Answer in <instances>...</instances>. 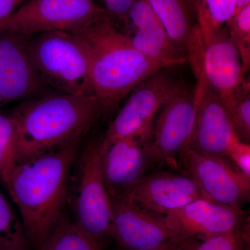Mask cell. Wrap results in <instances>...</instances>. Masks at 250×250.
<instances>
[{
	"instance_id": "obj_1",
	"label": "cell",
	"mask_w": 250,
	"mask_h": 250,
	"mask_svg": "<svg viewBox=\"0 0 250 250\" xmlns=\"http://www.w3.org/2000/svg\"><path fill=\"white\" fill-rule=\"evenodd\" d=\"M82 139L17 164L11 175L9 195L19 210L29 245L35 250L40 249L63 215Z\"/></svg>"
},
{
	"instance_id": "obj_2",
	"label": "cell",
	"mask_w": 250,
	"mask_h": 250,
	"mask_svg": "<svg viewBox=\"0 0 250 250\" xmlns=\"http://www.w3.org/2000/svg\"><path fill=\"white\" fill-rule=\"evenodd\" d=\"M17 134L16 164L83 139L103 108L96 95L49 94L24 100L11 111Z\"/></svg>"
},
{
	"instance_id": "obj_3",
	"label": "cell",
	"mask_w": 250,
	"mask_h": 250,
	"mask_svg": "<svg viewBox=\"0 0 250 250\" xmlns=\"http://www.w3.org/2000/svg\"><path fill=\"white\" fill-rule=\"evenodd\" d=\"M72 34L88 57L94 91L105 114L143 80L168 67L135 48L107 14Z\"/></svg>"
},
{
	"instance_id": "obj_4",
	"label": "cell",
	"mask_w": 250,
	"mask_h": 250,
	"mask_svg": "<svg viewBox=\"0 0 250 250\" xmlns=\"http://www.w3.org/2000/svg\"><path fill=\"white\" fill-rule=\"evenodd\" d=\"M42 83L54 93L95 95L84 49L72 33L47 31L24 36Z\"/></svg>"
},
{
	"instance_id": "obj_5",
	"label": "cell",
	"mask_w": 250,
	"mask_h": 250,
	"mask_svg": "<svg viewBox=\"0 0 250 250\" xmlns=\"http://www.w3.org/2000/svg\"><path fill=\"white\" fill-rule=\"evenodd\" d=\"M100 140L90 143L77 156L74 177L70 176L67 202L74 222L98 243L113 238L111 199L104 183L100 163Z\"/></svg>"
},
{
	"instance_id": "obj_6",
	"label": "cell",
	"mask_w": 250,
	"mask_h": 250,
	"mask_svg": "<svg viewBox=\"0 0 250 250\" xmlns=\"http://www.w3.org/2000/svg\"><path fill=\"white\" fill-rule=\"evenodd\" d=\"M171 67L158 70L135 87L129 100L100 140V149L133 135H152L159 110L184 85Z\"/></svg>"
},
{
	"instance_id": "obj_7",
	"label": "cell",
	"mask_w": 250,
	"mask_h": 250,
	"mask_svg": "<svg viewBox=\"0 0 250 250\" xmlns=\"http://www.w3.org/2000/svg\"><path fill=\"white\" fill-rule=\"evenodd\" d=\"M105 14L94 0H27L0 21V29L23 36L47 31L72 33Z\"/></svg>"
},
{
	"instance_id": "obj_8",
	"label": "cell",
	"mask_w": 250,
	"mask_h": 250,
	"mask_svg": "<svg viewBox=\"0 0 250 250\" xmlns=\"http://www.w3.org/2000/svg\"><path fill=\"white\" fill-rule=\"evenodd\" d=\"M111 203L113 238L125 250H166L190 239L170 228L165 215L145 209L127 199H111Z\"/></svg>"
},
{
	"instance_id": "obj_9",
	"label": "cell",
	"mask_w": 250,
	"mask_h": 250,
	"mask_svg": "<svg viewBox=\"0 0 250 250\" xmlns=\"http://www.w3.org/2000/svg\"><path fill=\"white\" fill-rule=\"evenodd\" d=\"M180 165L210 201L243 208L250 202V178L225 158L202 155L185 148Z\"/></svg>"
},
{
	"instance_id": "obj_10",
	"label": "cell",
	"mask_w": 250,
	"mask_h": 250,
	"mask_svg": "<svg viewBox=\"0 0 250 250\" xmlns=\"http://www.w3.org/2000/svg\"><path fill=\"white\" fill-rule=\"evenodd\" d=\"M195 123L188 149L202 155L226 159L238 141L231 120L218 94L207 81H197Z\"/></svg>"
},
{
	"instance_id": "obj_11",
	"label": "cell",
	"mask_w": 250,
	"mask_h": 250,
	"mask_svg": "<svg viewBox=\"0 0 250 250\" xmlns=\"http://www.w3.org/2000/svg\"><path fill=\"white\" fill-rule=\"evenodd\" d=\"M151 136L133 135L100 147L104 183L110 198H123L146 175L153 162Z\"/></svg>"
},
{
	"instance_id": "obj_12",
	"label": "cell",
	"mask_w": 250,
	"mask_h": 250,
	"mask_svg": "<svg viewBox=\"0 0 250 250\" xmlns=\"http://www.w3.org/2000/svg\"><path fill=\"white\" fill-rule=\"evenodd\" d=\"M197 103L196 90L184 85L163 105L154 122L149 141L153 162L170 161L187 147Z\"/></svg>"
},
{
	"instance_id": "obj_13",
	"label": "cell",
	"mask_w": 250,
	"mask_h": 250,
	"mask_svg": "<svg viewBox=\"0 0 250 250\" xmlns=\"http://www.w3.org/2000/svg\"><path fill=\"white\" fill-rule=\"evenodd\" d=\"M203 74L228 115L237 102L250 92V83L246 80L240 54L225 25L205 44Z\"/></svg>"
},
{
	"instance_id": "obj_14",
	"label": "cell",
	"mask_w": 250,
	"mask_h": 250,
	"mask_svg": "<svg viewBox=\"0 0 250 250\" xmlns=\"http://www.w3.org/2000/svg\"><path fill=\"white\" fill-rule=\"evenodd\" d=\"M54 94L41 82L24 36L0 29V108L8 104Z\"/></svg>"
},
{
	"instance_id": "obj_15",
	"label": "cell",
	"mask_w": 250,
	"mask_h": 250,
	"mask_svg": "<svg viewBox=\"0 0 250 250\" xmlns=\"http://www.w3.org/2000/svg\"><path fill=\"white\" fill-rule=\"evenodd\" d=\"M170 228L184 238L204 240L250 228L249 212L198 199L165 215Z\"/></svg>"
},
{
	"instance_id": "obj_16",
	"label": "cell",
	"mask_w": 250,
	"mask_h": 250,
	"mask_svg": "<svg viewBox=\"0 0 250 250\" xmlns=\"http://www.w3.org/2000/svg\"><path fill=\"white\" fill-rule=\"evenodd\" d=\"M123 198L164 215L198 199L208 200L191 177L168 172L146 174Z\"/></svg>"
},
{
	"instance_id": "obj_17",
	"label": "cell",
	"mask_w": 250,
	"mask_h": 250,
	"mask_svg": "<svg viewBox=\"0 0 250 250\" xmlns=\"http://www.w3.org/2000/svg\"><path fill=\"white\" fill-rule=\"evenodd\" d=\"M125 24L127 32L124 34L141 53L168 67L187 62V55L170 39L147 0H135Z\"/></svg>"
},
{
	"instance_id": "obj_18",
	"label": "cell",
	"mask_w": 250,
	"mask_h": 250,
	"mask_svg": "<svg viewBox=\"0 0 250 250\" xmlns=\"http://www.w3.org/2000/svg\"><path fill=\"white\" fill-rule=\"evenodd\" d=\"M147 1L170 39L187 55L194 72L200 71L203 65L205 44L188 0Z\"/></svg>"
},
{
	"instance_id": "obj_19",
	"label": "cell",
	"mask_w": 250,
	"mask_h": 250,
	"mask_svg": "<svg viewBox=\"0 0 250 250\" xmlns=\"http://www.w3.org/2000/svg\"><path fill=\"white\" fill-rule=\"evenodd\" d=\"M191 6L205 45L232 18L236 0H192Z\"/></svg>"
},
{
	"instance_id": "obj_20",
	"label": "cell",
	"mask_w": 250,
	"mask_h": 250,
	"mask_svg": "<svg viewBox=\"0 0 250 250\" xmlns=\"http://www.w3.org/2000/svg\"><path fill=\"white\" fill-rule=\"evenodd\" d=\"M39 250H102L98 244L76 225L62 215Z\"/></svg>"
},
{
	"instance_id": "obj_21",
	"label": "cell",
	"mask_w": 250,
	"mask_h": 250,
	"mask_svg": "<svg viewBox=\"0 0 250 250\" xmlns=\"http://www.w3.org/2000/svg\"><path fill=\"white\" fill-rule=\"evenodd\" d=\"M17 134L11 112L0 110V182L10 193L11 175L16 165Z\"/></svg>"
},
{
	"instance_id": "obj_22",
	"label": "cell",
	"mask_w": 250,
	"mask_h": 250,
	"mask_svg": "<svg viewBox=\"0 0 250 250\" xmlns=\"http://www.w3.org/2000/svg\"><path fill=\"white\" fill-rule=\"evenodd\" d=\"M21 217L0 191V250H29Z\"/></svg>"
},
{
	"instance_id": "obj_23",
	"label": "cell",
	"mask_w": 250,
	"mask_h": 250,
	"mask_svg": "<svg viewBox=\"0 0 250 250\" xmlns=\"http://www.w3.org/2000/svg\"><path fill=\"white\" fill-rule=\"evenodd\" d=\"M225 26L238 49L246 74L250 66V5L233 15Z\"/></svg>"
},
{
	"instance_id": "obj_24",
	"label": "cell",
	"mask_w": 250,
	"mask_h": 250,
	"mask_svg": "<svg viewBox=\"0 0 250 250\" xmlns=\"http://www.w3.org/2000/svg\"><path fill=\"white\" fill-rule=\"evenodd\" d=\"M250 228L197 241L192 250H248Z\"/></svg>"
},
{
	"instance_id": "obj_25",
	"label": "cell",
	"mask_w": 250,
	"mask_h": 250,
	"mask_svg": "<svg viewBox=\"0 0 250 250\" xmlns=\"http://www.w3.org/2000/svg\"><path fill=\"white\" fill-rule=\"evenodd\" d=\"M233 129L241 142L250 144V95L246 93L238 102L229 115Z\"/></svg>"
},
{
	"instance_id": "obj_26",
	"label": "cell",
	"mask_w": 250,
	"mask_h": 250,
	"mask_svg": "<svg viewBox=\"0 0 250 250\" xmlns=\"http://www.w3.org/2000/svg\"><path fill=\"white\" fill-rule=\"evenodd\" d=\"M226 159L243 175L250 178V146L238 141L229 151Z\"/></svg>"
},
{
	"instance_id": "obj_27",
	"label": "cell",
	"mask_w": 250,
	"mask_h": 250,
	"mask_svg": "<svg viewBox=\"0 0 250 250\" xmlns=\"http://www.w3.org/2000/svg\"><path fill=\"white\" fill-rule=\"evenodd\" d=\"M104 11L112 22L115 21L125 23L128 12L135 0H103Z\"/></svg>"
},
{
	"instance_id": "obj_28",
	"label": "cell",
	"mask_w": 250,
	"mask_h": 250,
	"mask_svg": "<svg viewBox=\"0 0 250 250\" xmlns=\"http://www.w3.org/2000/svg\"><path fill=\"white\" fill-rule=\"evenodd\" d=\"M27 0H0V21L9 17Z\"/></svg>"
},
{
	"instance_id": "obj_29",
	"label": "cell",
	"mask_w": 250,
	"mask_h": 250,
	"mask_svg": "<svg viewBox=\"0 0 250 250\" xmlns=\"http://www.w3.org/2000/svg\"><path fill=\"white\" fill-rule=\"evenodd\" d=\"M198 241V239L195 238H190V239L186 240L183 243H181L179 246L174 247L173 248L166 250H192V248L195 246Z\"/></svg>"
},
{
	"instance_id": "obj_30",
	"label": "cell",
	"mask_w": 250,
	"mask_h": 250,
	"mask_svg": "<svg viewBox=\"0 0 250 250\" xmlns=\"http://www.w3.org/2000/svg\"><path fill=\"white\" fill-rule=\"evenodd\" d=\"M248 5H250V0H236V9L235 14Z\"/></svg>"
},
{
	"instance_id": "obj_31",
	"label": "cell",
	"mask_w": 250,
	"mask_h": 250,
	"mask_svg": "<svg viewBox=\"0 0 250 250\" xmlns=\"http://www.w3.org/2000/svg\"><path fill=\"white\" fill-rule=\"evenodd\" d=\"M189 3H190V6H191L192 0H188Z\"/></svg>"
},
{
	"instance_id": "obj_32",
	"label": "cell",
	"mask_w": 250,
	"mask_h": 250,
	"mask_svg": "<svg viewBox=\"0 0 250 250\" xmlns=\"http://www.w3.org/2000/svg\"></svg>"
}]
</instances>
